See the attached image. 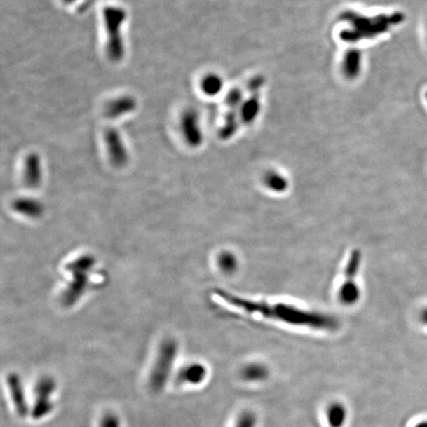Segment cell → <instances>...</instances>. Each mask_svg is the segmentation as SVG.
<instances>
[{"label":"cell","instance_id":"7a4b0ae2","mask_svg":"<svg viewBox=\"0 0 427 427\" xmlns=\"http://www.w3.org/2000/svg\"><path fill=\"white\" fill-rule=\"evenodd\" d=\"M342 20L351 23V29L342 31L340 34L342 41L355 43L363 39H371L387 33L391 28L399 25L405 20L404 14L393 13L391 15H378L374 18L359 15L355 12H345Z\"/></svg>","mask_w":427,"mask_h":427},{"label":"cell","instance_id":"2e32d148","mask_svg":"<svg viewBox=\"0 0 427 427\" xmlns=\"http://www.w3.org/2000/svg\"><path fill=\"white\" fill-rule=\"evenodd\" d=\"M218 265L219 269L226 274H231L236 271L238 267V260L231 252H224L219 255Z\"/></svg>","mask_w":427,"mask_h":427},{"label":"cell","instance_id":"5b68a950","mask_svg":"<svg viewBox=\"0 0 427 427\" xmlns=\"http://www.w3.org/2000/svg\"><path fill=\"white\" fill-rule=\"evenodd\" d=\"M361 257L360 250H354L347 260L344 270V279L340 285L339 290V300L344 305H354L360 298V289H359L356 279L359 270H360Z\"/></svg>","mask_w":427,"mask_h":427},{"label":"cell","instance_id":"ffe728a7","mask_svg":"<svg viewBox=\"0 0 427 427\" xmlns=\"http://www.w3.org/2000/svg\"><path fill=\"white\" fill-rule=\"evenodd\" d=\"M100 427H120V421L114 414H107L101 421Z\"/></svg>","mask_w":427,"mask_h":427},{"label":"cell","instance_id":"3957f363","mask_svg":"<svg viewBox=\"0 0 427 427\" xmlns=\"http://www.w3.org/2000/svg\"><path fill=\"white\" fill-rule=\"evenodd\" d=\"M95 264V258L91 255H83L69 262L67 271L72 274V280L62 295V303L72 307L81 300L88 286L89 272Z\"/></svg>","mask_w":427,"mask_h":427},{"label":"cell","instance_id":"8992f818","mask_svg":"<svg viewBox=\"0 0 427 427\" xmlns=\"http://www.w3.org/2000/svg\"><path fill=\"white\" fill-rule=\"evenodd\" d=\"M55 381L50 376H45L38 381L36 385V400L32 409V416L34 419H41L52 412L54 405H53V393L55 391Z\"/></svg>","mask_w":427,"mask_h":427},{"label":"cell","instance_id":"ac0fdd59","mask_svg":"<svg viewBox=\"0 0 427 427\" xmlns=\"http://www.w3.org/2000/svg\"><path fill=\"white\" fill-rule=\"evenodd\" d=\"M257 423V416L252 412H245L238 417L236 427H255Z\"/></svg>","mask_w":427,"mask_h":427},{"label":"cell","instance_id":"7402d4cb","mask_svg":"<svg viewBox=\"0 0 427 427\" xmlns=\"http://www.w3.org/2000/svg\"><path fill=\"white\" fill-rule=\"evenodd\" d=\"M416 427H427V422H422V423L417 424Z\"/></svg>","mask_w":427,"mask_h":427},{"label":"cell","instance_id":"9a60e30c","mask_svg":"<svg viewBox=\"0 0 427 427\" xmlns=\"http://www.w3.org/2000/svg\"><path fill=\"white\" fill-rule=\"evenodd\" d=\"M265 185L274 192L286 191L288 187V180L283 175L275 171H270L264 177Z\"/></svg>","mask_w":427,"mask_h":427},{"label":"cell","instance_id":"4fadbf2b","mask_svg":"<svg viewBox=\"0 0 427 427\" xmlns=\"http://www.w3.org/2000/svg\"><path fill=\"white\" fill-rule=\"evenodd\" d=\"M241 376L248 382H260L269 377V369L259 363L250 364L241 371Z\"/></svg>","mask_w":427,"mask_h":427},{"label":"cell","instance_id":"9c48e42d","mask_svg":"<svg viewBox=\"0 0 427 427\" xmlns=\"http://www.w3.org/2000/svg\"><path fill=\"white\" fill-rule=\"evenodd\" d=\"M25 184L30 188H37L42 182V168L40 158L35 154H31L26 161Z\"/></svg>","mask_w":427,"mask_h":427},{"label":"cell","instance_id":"d6986e66","mask_svg":"<svg viewBox=\"0 0 427 427\" xmlns=\"http://www.w3.org/2000/svg\"><path fill=\"white\" fill-rule=\"evenodd\" d=\"M226 103H228V105L230 106L231 108H233V109H236V108L243 105V93H241L240 89H235V90L229 93L228 98H226Z\"/></svg>","mask_w":427,"mask_h":427},{"label":"cell","instance_id":"30bf717a","mask_svg":"<svg viewBox=\"0 0 427 427\" xmlns=\"http://www.w3.org/2000/svg\"><path fill=\"white\" fill-rule=\"evenodd\" d=\"M207 376V369L200 363H193L187 365V367L181 369L178 374V380L184 384H191L198 385L205 380Z\"/></svg>","mask_w":427,"mask_h":427},{"label":"cell","instance_id":"e0dca14e","mask_svg":"<svg viewBox=\"0 0 427 427\" xmlns=\"http://www.w3.org/2000/svg\"><path fill=\"white\" fill-rule=\"evenodd\" d=\"M202 88L207 95L215 96L223 89V81L218 76L211 74L205 77L202 83Z\"/></svg>","mask_w":427,"mask_h":427},{"label":"cell","instance_id":"52a82bcc","mask_svg":"<svg viewBox=\"0 0 427 427\" xmlns=\"http://www.w3.org/2000/svg\"><path fill=\"white\" fill-rule=\"evenodd\" d=\"M7 385L17 414L20 417H25L28 414L29 407L20 377L17 374H11L7 377Z\"/></svg>","mask_w":427,"mask_h":427},{"label":"cell","instance_id":"7c38bea8","mask_svg":"<svg viewBox=\"0 0 427 427\" xmlns=\"http://www.w3.org/2000/svg\"><path fill=\"white\" fill-rule=\"evenodd\" d=\"M260 105L259 98L257 93H253V95L247 101L243 103L240 106V118L245 124H252L257 120V116L259 115Z\"/></svg>","mask_w":427,"mask_h":427},{"label":"cell","instance_id":"5bb4252c","mask_svg":"<svg viewBox=\"0 0 427 427\" xmlns=\"http://www.w3.org/2000/svg\"><path fill=\"white\" fill-rule=\"evenodd\" d=\"M347 412L339 402L330 405L327 409V421L330 427H342L346 421Z\"/></svg>","mask_w":427,"mask_h":427},{"label":"cell","instance_id":"6da1fadb","mask_svg":"<svg viewBox=\"0 0 427 427\" xmlns=\"http://www.w3.org/2000/svg\"><path fill=\"white\" fill-rule=\"evenodd\" d=\"M215 294L233 307L250 313L262 315L270 320H278L292 325L311 327L313 330H332L337 327V322L332 316L318 312H310L288 304H271L267 301L247 300L224 290H216Z\"/></svg>","mask_w":427,"mask_h":427},{"label":"cell","instance_id":"44dd1931","mask_svg":"<svg viewBox=\"0 0 427 427\" xmlns=\"http://www.w3.org/2000/svg\"><path fill=\"white\" fill-rule=\"evenodd\" d=\"M263 83H264V79L262 77H257V79H253V81H250V89L252 91V93H257L258 89L262 88Z\"/></svg>","mask_w":427,"mask_h":427},{"label":"cell","instance_id":"8fae6325","mask_svg":"<svg viewBox=\"0 0 427 427\" xmlns=\"http://www.w3.org/2000/svg\"><path fill=\"white\" fill-rule=\"evenodd\" d=\"M362 69V54L360 50H349L344 55L342 72L349 79H354L360 74Z\"/></svg>","mask_w":427,"mask_h":427},{"label":"cell","instance_id":"603a6c76","mask_svg":"<svg viewBox=\"0 0 427 427\" xmlns=\"http://www.w3.org/2000/svg\"><path fill=\"white\" fill-rule=\"evenodd\" d=\"M426 99H427V93H426Z\"/></svg>","mask_w":427,"mask_h":427},{"label":"cell","instance_id":"ba28073f","mask_svg":"<svg viewBox=\"0 0 427 427\" xmlns=\"http://www.w3.org/2000/svg\"><path fill=\"white\" fill-rule=\"evenodd\" d=\"M16 213L30 219H38L44 214V205L33 198H17L11 204Z\"/></svg>","mask_w":427,"mask_h":427},{"label":"cell","instance_id":"277c9868","mask_svg":"<svg viewBox=\"0 0 427 427\" xmlns=\"http://www.w3.org/2000/svg\"><path fill=\"white\" fill-rule=\"evenodd\" d=\"M177 342L172 339L163 340V344L159 346L158 356L154 361L151 378H149V387L154 393H159L165 389L171 370H172L173 363L177 356Z\"/></svg>","mask_w":427,"mask_h":427}]
</instances>
